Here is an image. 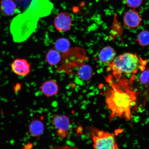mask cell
<instances>
[{
    "label": "cell",
    "instance_id": "cell-1",
    "mask_svg": "<svg viewBox=\"0 0 149 149\" xmlns=\"http://www.w3.org/2000/svg\"><path fill=\"white\" fill-rule=\"evenodd\" d=\"M118 79L115 81L109 77V87L105 93L106 103L111 111L110 121L116 117L130 120L136 101V93L132 88L131 81L126 79Z\"/></svg>",
    "mask_w": 149,
    "mask_h": 149
},
{
    "label": "cell",
    "instance_id": "cell-2",
    "mask_svg": "<svg viewBox=\"0 0 149 149\" xmlns=\"http://www.w3.org/2000/svg\"><path fill=\"white\" fill-rule=\"evenodd\" d=\"M145 61L136 54L126 53L115 57L109 66L115 79H118L123 74L137 73L139 69L144 68Z\"/></svg>",
    "mask_w": 149,
    "mask_h": 149
},
{
    "label": "cell",
    "instance_id": "cell-3",
    "mask_svg": "<svg viewBox=\"0 0 149 149\" xmlns=\"http://www.w3.org/2000/svg\"><path fill=\"white\" fill-rule=\"evenodd\" d=\"M39 19L26 10L15 17L10 26L14 42H23L29 38L36 29Z\"/></svg>",
    "mask_w": 149,
    "mask_h": 149
},
{
    "label": "cell",
    "instance_id": "cell-4",
    "mask_svg": "<svg viewBox=\"0 0 149 149\" xmlns=\"http://www.w3.org/2000/svg\"><path fill=\"white\" fill-rule=\"evenodd\" d=\"M89 134L94 149H118L115 135L95 127L90 128Z\"/></svg>",
    "mask_w": 149,
    "mask_h": 149
},
{
    "label": "cell",
    "instance_id": "cell-5",
    "mask_svg": "<svg viewBox=\"0 0 149 149\" xmlns=\"http://www.w3.org/2000/svg\"><path fill=\"white\" fill-rule=\"evenodd\" d=\"M53 124L59 138L64 139L69 136L70 129L69 117L64 115L56 114L54 117Z\"/></svg>",
    "mask_w": 149,
    "mask_h": 149
},
{
    "label": "cell",
    "instance_id": "cell-6",
    "mask_svg": "<svg viewBox=\"0 0 149 149\" xmlns=\"http://www.w3.org/2000/svg\"><path fill=\"white\" fill-rule=\"evenodd\" d=\"M53 6L49 0H33L26 10L40 18L51 13Z\"/></svg>",
    "mask_w": 149,
    "mask_h": 149
},
{
    "label": "cell",
    "instance_id": "cell-7",
    "mask_svg": "<svg viewBox=\"0 0 149 149\" xmlns=\"http://www.w3.org/2000/svg\"><path fill=\"white\" fill-rule=\"evenodd\" d=\"M142 18L135 9H131L126 11L123 17L124 25L128 29H135L139 26Z\"/></svg>",
    "mask_w": 149,
    "mask_h": 149
},
{
    "label": "cell",
    "instance_id": "cell-8",
    "mask_svg": "<svg viewBox=\"0 0 149 149\" xmlns=\"http://www.w3.org/2000/svg\"><path fill=\"white\" fill-rule=\"evenodd\" d=\"M72 19L68 12H61L56 16L54 25L57 30L61 32H66L69 30L72 25Z\"/></svg>",
    "mask_w": 149,
    "mask_h": 149
},
{
    "label": "cell",
    "instance_id": "cell-9",
    "mask_svg": "<svg viewBox=\"0 0 149 149\" xmlns=\"http://www.w3.org/2000/svg\"><path fill=\"white\" fill-rule=\"evenodd\" d=\"M11 67L13 72L18 76H27L31 72V65L25 59H15L12 63Z\"/></svg>",
    "mask_w": 149,
    "mask_h": 149
},
{
    "label": "cell",
    "instance_id": "cell-10",
    "mask_svg": "<svg viewBox=\"0 0 149 149\" xmlns=\"http://www.w3.org/2000/svg\"><path fill=\"white\" fill-rule=\"evenodd\" d=\"M116 56V52L111 46L103 48L99 54V58L104 64L109 65L114 59Z\"/></svg>",
    "mask_w": 149,
    "mask_h": 149
},
{
    "label": "cell",
    "instance_id": "cell-11",
    "mask_svg": "<svg viewBox=\"0 0 149 149\" xmlns=\"http://www.w3.org/2000/svg\"><path fill=\"white\" fill-rule=\"evenodd\" d=\"M42 92L47 97L55 96L58 91V86L56 82L53 80H48L42 84L40 87Z\"/></svg>",
    "mask_w": 149,
    "mask_h": 149
},
{
    "label": "cell",
    "instance_id": "cell-12",
    "mask_svg": "<svg viewBox=\"0 0 149 149\" xmlns=\"http://www.w3.org/2000/svg\"><path fill=\"white\" fill-rule=\"evenodd\" d=\"M44 128L43 123L38 120L31 121L29 126V133L33 137H39L42 136L44 133Z\"/></svg>",
    "mask_w": 149,
    "mask_h": 149
},
{
    "label": "cell",
    "instance_id": "cell-13",
    "mask_svg": "<svg viewBox=\"0 0 149 149\" xmlns=\"http://www.w3.org/2000/svg\"><path fill=\"white\" fill-rule=\"evenodd\" d=\"M0 8L3 14L11 16L16 12L17 5L13 0H1L0 3Z\"/></svg>",
    "mask_w": 149,
    "mask_h": 149
},
{
    "label": "cell",
    "instance_id": "cell-14",
    "mask_svg": "<svg viewBox=\"0 0 149 149\" xmlns=\"http://www.w3.org/2000/svg\"><path fill=\"white\" fill-rule=\"evenodd\" d=\"M93 71L92 68L87 64L82 65L78 69L77 74L80 79L88 81L92 77Z\"/></svg>",
    "mask_w": 149,
    "mask_h": 149
},
{
    "label": "cell",
    "instance_id": "cell-15",
    "mask_svg": "<svg viewBox=\"0 0 149 149\" xmlns=\"http://www.w3.org/2000/svg\"><path fill=\"white\" fill-rule=\"evenodd\" d=\"M60 52L55 49H51L47 52L46 55V59L48 64L55 65L58 64L61 59Z\"/></svg>",
    "mask_w": 149,
    "mask_h": 149
},
{
    "label": "cell",
    "instance_id": "cell-16",
    "mask_svg": "<svg viewBox=\"0 0 149 149\" xmlns=\"http://www.w3.org/2000/svg\"><path fill=\"white\" fill-rule=\"evenodd\" d=\"M136 42L141 47H144L149 45V31L147 30L141 31L138 35Z\"/></svg>",
    "mask_w": 149,
    "mask_h": 149
},
{
    "label": "cell",
    "instance_id": "cell-17",
    "mask_svg": "<svg viewBox=\"0 0 149 149\" xmlns=\"http://www.w3.org/2000/svg\"><path fill=\"white\" fill-rule=\"evenodd\" d=\"M70 47V42L66 38L59 39L55 42V49L61 53L66 52L69 49Z\"/></svg>",
    "mask_w": 149,
    "mask_h": 149
},
{
    "label": "cell",
    "instance_id": "cell-18",
    "mask_svg": "<svg viewBox=\"0 0 149 149\" xmlns=\"http://www.w3.org/2000/svg\"><path fill=\"white\" fill-rule=\"evenodd\" d=\"M141 83L145 85H149V69H144L142 70L139 77Z\"/></svg>",
    "mask_w": 149,
    "mask_h": 149
},
{
    "label": "cell",
    "instance_id": "cell-19",
    "mask_svg": "<svg viewBox=\"0 0 149 149\" xmlns=\"http://www.w3.org/2000/svg\"><path fill=\"white\" fill-rule=\"evenodd\" d=\"M127 6L132 9L139 8L142 5L143 0H124Z\"/></svg>",
    "mask_w": 149,
    "mask_h": 149
},
{
    "label": "cell",
    "instance_id": "cell-20",
    "mask_svg": "<svg viewBox=\"0 0 149 149\" xmlns=\"http://www.w3.org/2000/svg\"><path fill=\"white\" fill-rule=\"evenodd\" d=\"M17 3L19 6L22 8L27 9L33 0H13Z\"/></svg>",
    "mask_w": 149,
    "mask_h": 149
},
{
    "label": "cell",
    "instance_id": "cell-21",
    "mask_svg": "<svg viewBox=\"0 0 149 149\" xmlns=\"http://www.w3.org/2000/svg\"><path fill=\"white\" fill-rule=\"evenodd\" d=\"M49 149H78L77 147L70 145H64V146H55L51 147Z\"/></svg>",
    "mask_w": 149,
    "mask_h": 149
}]
</instances>
